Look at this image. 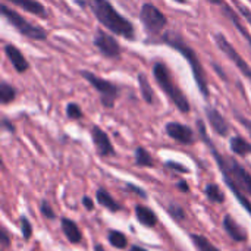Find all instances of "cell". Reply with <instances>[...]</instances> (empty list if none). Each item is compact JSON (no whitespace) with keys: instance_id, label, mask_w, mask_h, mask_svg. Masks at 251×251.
I'll list each match as a JSON object with an SVG mask.
<instances>
[{"instance_id":"cell-38","label":"cell","mask_w":251,"mask_h":251,"mask_svg":"<svg viewBox=\"0 0 251 251\" xmlns=\"http://www.w3.org/2000/svg\"><path fill=\"white\" fill-rule=\"evenodd\" d=\"M206 1H209L212 4H216V6H222L224 4V0H206Z\"/></svg>"},{"instance_id":"cell-37","label":"cell","mask_w":251,"mask_h":251,"mask_svg":"<svg viewBox=\"0 0 251 251\" xmlns=\"http://www.w3.org/2000/svg\"><path fill=\"white\" fill-rule=\"evenodd\" d=\"M178 190H179V191H182V193H188V191H190L188 182H185V181H179V182H178Z\"/></svg>"},{"instance_id":"cell-13","label":"cell","mask_w":251,"mask_h":251,"mask_svg":"<svg viewBox=\"0 0 251 251\" xmlns=\"http://www.w3.org/2000/svg\"><path fill=\"white\" fill-rule=\"evenodd\" d=\"M3 1H9L12 4L18 6L19 9H22L31 15H35L38 18H43V19L47 18V10H46L44 4L40 3L38 0H3Z\"/></svg>"},{"instance_id":"cell-30","label":"cell","mask_w":251,"mask_h":251,"mask_svg":"<svg viewBox=\"0 0 251 251\" xmlns=\"http://www.w3.org/2000/svg\"><path fill=\"white\" fill-rule=\"evenodd\" d=\"M234 115H235L237 121H238V122H240V124H241V125L246 128V131L250 134V137H251V119L246 118L243 113H240V112H238V110H235V109H234Z\"/></svg>"},{"instance_id":"cell-11","label":"cell","mask_w":251,"mask_h":251,"mask_svg":"<svg viewBox=\"0 0 251 251\" xmlns=\"http://www.w3.org/2000/svg\"><path fill=\"white\" fill-rule=\"evenodd\" d=\"M3 51L6 54V57L9 59L10 65L13 66V69L18 74H25L29 69V62L26 60V57L24 56V53L15 46V44H4Z\"/></svg>"},{"instance_id":"cell-35","label":"cell","mask_w":251,"mask_h":251,"mask_svg":"<svg viewBox=\"0 0 251 251\" xmlns=\"http://www.w3.org/2000/svg\"><path fill=\"white\" fill-rule=\"evenodd\" d=\"M1 126H3L4 129H7L9 132H15V125H13L7 118H3V119H1Z\"/></svg>"},{"instance_id":"cell-18","label":"cell","mask_w":251,"mask_h":251,"mask_svg":"<svg viewBox=\"0 0 251 251\" xmlns=\"http://www.w3.org/2000/svg\"><path fill=\"white\" fill-rule=\"evenodd\" d=\"M96 200L99 201L100 206L106 207L110 212H119L122 209V206L112 197V194L109 191H106L104 188H99L96 191Z\"/></svg>"},{"instance_id":"cell-31","label":"cell","mask_w":251,"mask_h":251,"mask_svg":"<svg viewBox=\"0 0 251 251\" xmlns=\"http://www.w3.org/2000/svg\"><path fill=\"white\" fill-rule=\"evenodd\" d=\"M234 1H235V6L238 7V10L241 12V15H243L244 18H246L247 24H249V25L251 26V10H250V9H249V7H246V6H244L243 3H240L238 0H234Z\"/></svg>"},{"instance_id":"cell-36","label":"cell","mask_w":251,"mask_h":251,"mask_svg":"<svg viewBox=\"0 0 251 251\" xmlns=\"http://www.w3.org/2000/svg\"><path fill=\"white\" fill-rule=\"evenodd\" d=\"M1 244H3V247H7L9 246V237H7V231L4 229V228H1Z\"/></svg>"},{"instance_id":"cell-6","label":"cell","mask_w":251,"mask_h":251,"mask_svg":"<svg viewBox=\"0 0 251 251\" xmlns=\"http://www.w3.org/2000/svg\"><path fill=\"white\" fill-rule=\"evenodd\" d=\"M140 21L150 37H160L168 25L166 15L153 3H144L140 10Z\"/></svg>"},{"instance_id":"cell-9","label":"cell","mask_w":251,"mask_h":251,"mask_svg":"<svg viewBox=\"0 0 251 251\" xmlns=\"http://www.w3.org/2000/svg\"><path fill=\"white\" fill-rule=\"evenodd\" d=\"M165 132L168 134L169 138L175 140L179 144L191 146V144L196 143V134H194V131L188 125H184L181 122H168L165 125Z\"/></svg>"},{"instance_id":"cell-1","label":"cell","mask_w":251,"mask_h":251,"mask_svg":"<svg viewBox=\"0 0 251 251\" xmlns=\"http://www.w3.org/2000/svg\"><path fill=\"white\" fill-rule=\"evenodd\" d=\"M94 18L112 34L119 35L128 41L135 40V28L129 19L121 15L109 0H85Z\"/></svg>"},{"instance_id":"cell-14","label":"cell","mask_w":251,"mask_h":251,"mask_svg":"<svg viewBox=\"0 0 251 251\" xmlns=\"http://www.w3.org/2000/svg\"><path fill=\"white\" fill-rule=\"evenodd\" d=\"M222 12L225 13V16L232 22V25L238 29V32L243 35V38L249 43V46H250V50H251V34L247 31V28H246V25L243 24V21H241V18H240V15L229 6V4H222Z\"/></svg>"},{"instance_id":"cell-41","label":"cell","mask_w":251,"mask_h":251,"mask_svg":"<svg viewBox=\"0 0 251 251\" xmlns=\"http://www.w3.org/2000/svg\"><path fill=\"white\" fill-rule=\"evenodd\" d=\"M174 1H176L179 4H188V0H174Z\"/></svg>"},{"instance_id":"cell-2","label":"cell","mask_w":251,"mask_h":251,"mask_svg":"<svg viewBox=\"0 0 251 251\" xmlns=\"http://www.w3.org/2000/svg\"><path fill=\"white\" fill-rule=\"evenodd\" d=\"M157 43H163L168 44L169 47H172L174 50H176L190 65L191 68V74L193 78L197 84V88L200 90V93L203 94V97L206 100H209L210 97V90H209V82H207V75L206 71L203 68V63L200 60V56L197 54V51L175 31H168L165 34L160 35V40Z\"/></svg>"},{"instance_id":"cell-39","label":"cell","mask_w":251,"mask_h":251,"mask_svg":"<svg viewBox=\"0 0 251 251\" xmlns=\"http://www.w3.org/2000/svg\"><path fill=\"white\" fill-rule=\"evenodd\" d=\"M129 251H149V250H146V249H143V247H140V246H132Z\"/></svg>"},{"instance_id":"cell-20","label":"cell","mask_w":251,"mask_h":251,"mask_svg":"<svg viewBox=\"0 0 251 251\" xmlns=\"http://www.w3.org/2000/svg\"><path fill=\"white\" fill-rule=\"evenodd\" d=\"M229 146H231L232 153H235L237 156L246 157L247 154H251V143H249L246 138H243L240 135L232 137Z\"/></svg>"},{"instance_id":"cell-19","label":"cell","mask_w":251,"mask_h":251,"mask_svg":"<svg viewBox=\"0 0 251 251\" xmlns=\"http://www.w3.org/2000/svg\"><path fill=\"white\" fill-rule=\"evenodd\" d=\"M137 79H138V87H140L141 99H143L147 104H153L154 91H153V87L150 85V81H149L147 75L143 74V72H140V74L137 75Z\"/></svg>"},{"instance_id":"cell-32","label":"cell","mask_w":251,"mask_h":251,"mask_svg":"<svg viewBox=\"0 0 251 251\" xmlns=\"http://www.w3.org/2000/svg\"><path fill=\"white\" fill-rule=\"evenodd\" d=\"M166 168L174 169V171H178V172H181V174H188V172H190L184 165H181V163H175V162H168V163H166Z\"/></svg>"},{"instance_id":"cell-23","label":"cell","mask_w":251,"mask_h":251,"mask_svg":"<svg viewBox=\"0 0 251 251\" xmlns=\"http://www.w3.org/2000/svg\"><path fill=\"white\" fill-rule=\"evenodd\" d=\"M107 241L110 243V246H113L118 250H124L128 247V240H126L125 234H122L116 229H110L107 232Z\"/></svg>"},{"instance_id":"cell-29","label":"cell","mask_w":251,"mask_h":251,"mask_svg":"<svg viewBox=\"0 0 251 251\" xmlns=\"http://www.w3.org/2000/svg\"><path fill=\"white\" fill-rule=\"evenodd\" d=\"M21 228H22V235H24V238H25V240H29L31 235H32V225H31V222H29L25 216L21 218Z\"/></svg>"},{"instance_id":"cell-8","label":"cell","mask_w":251,"mask_h":251,"mask_svg":"<svg viewBox=\"0 0 251 251\" xmlns=\"http://www.w3.org/2000/svg\"><path fill=\"white\" fill-rule=\"evenodd\" d=\"M93 44L97 49V51L107 59L116 60L122 54V49H121L119 41L113 35H110L109 32H106L103 29L96 31V35L93 38Z\"/></svg>"},{"instance_id":"cell-26","label":"cell","mask_w":251,"mask_h":251,"mask_svg":"<svg viewBox=\"0 0 251 251\" xmlns=\"http://www.w3.org/2000/svg\"><path fill=\"white\" fill-rule=\"evenodd\" d=\"M66 116L72 121H79L84 118V112L76 103H68L66 106Z\"/></svg>"},{"instance_id":"cell-5","label":"cell","mask_w":251,"mask_h":251,"mask_svg":"<svg viewBox=\"0 0 251 251\" xmlns=\"http://www.w3.org/2000/svg\"><path fill=\"white\" fill-rule=\"evenodd\" d=\"M79 75L99 93L100 96V101L104 107L107 109H113L115 103L119 97V87L113 82L109 81L106 78H101L99 75H96L94 72L90 71H79Z\"/></svg>"},{"instance_id":"cell-27","label":"cell","mask_w":251,"mask_h":251,"mask_svg":"<svg viewBox=\"0 0 251 251\" xmlns=\"http://www.w3.org/2000/svg\"><path fill=\"white\" fill-rule=\"evenodd\" d=\"M168 212H169V215H171L174 219H176V221H184V219H185V210H184L179 204H171V206L168 207Z\"/></svg>"},{"instance_id":"cell-3","label":"cell","mask_w":251,"mask_h":251,"mask_svg":"<svg viewBox=\"0 0 251 251\" xmlns=\"http://www.w3.org/2000/svg\"><path fill=\"white\" fill-rule=\"evenodd\" d=\"M153 76H154L157 85L160 87V90L168 96V99L174 103V106L181 113L187 115L191 112V106H190L187 96L184 94L181 87L176 84L171 69L168 68V65L165 62L157 60L153 63Z\"/></svg>"},{"instance_id":"cell-21","label":"cell","mask_w":251,"mask_h":251,"mask_svg":"<svg viewBox=\"0 0 251 251\" xmlns=\"http://www.w3.org/2000/svg\"><path fill=\"white\" fill-rule=\"evenodd\" d=\"M15 99H16V88L7 81H1L0 82V103L6 106L12 103Z\"/></svg>"},{"instance_id":"cell-25","label":"cell","mask_w":251,"mask_h":251,"mask_svg":"<svg viewBox=\"0 0 251 251\" xmlns=\"http://www.w3.org/2000/svg\"><path fill=\"white\" fill-rule=\"evenodd\" d=\"M204 193H206V197L209 199V201H212V203L221 204L225 201V194L222 193V190L216 184H209L206 187Z\"/></svg>"},{"instance_id":"cell-7","label":"cell","mask_w":251,"mask_h":251,"mask_svg":"<svg viewBox=\"0 0 251 251\" xmlns=\"http://www.w3.org/2000/svg\"><path fill=\"white\" fill-rule=\"evenodd\" d=\"M213 40L218 46V49L228 56V59L240 69V72L244 75V78H247V81L251 84V66L247 63V60L238 53V50L229 43V40L222 34V32H215L213 34Z\"/></svg>"},{"instance_id":"cell-10","label":"cell","mask_w":251,"mask_h":251,"mask_svg":"<svg viewBox=\"0 0 251 251\" xmlns=\"http://www.w3.org/2000/svg\"><path fill=\"white\" fill-rule=\"evenodd\" d=\"M91 140H93V144H94L97 153L101 157H110V156L116 154L115 153V147H113L109 135L99 125H94L91 128Z\"/></svg>"},{"instance_id":"cell-33","label":"cell","mask_w":251,"mask_h":251,"mask_svg":"<svg viewBox=\"0 0 251 251\" xmlns=\"http://www.w3.org/2000/svg\"><path fill=\"white\" fill-rule=\"evenodd\" d=\"M126 188H128L129 191L135 193L137 196H140V197H143V199H147V194H146V191H144L143 188H140V187H137V185H134V184H128Z\"/></svg>"},{"instance_id":"cell-22","label":"cell","mask_w":251,"mask_h":251,"mask_svg":"<svg viewBox=\"0 0 251 251\" xmlns=\"http://www.w3.org/2000/svg\"><path fill=\"white\" fill-rule=\"evenodd\" d=\"M134 157H135V165L137 166H141V168H151V166H154V160H153L151 154L144 147H137Z\"/></svg>"},{"instance_id":"cell-12","label":"cell","mask_w":251,"mask_h":251,"mask_svg":"<svg viewBox=\"0 0 251 251\" xmlns=\"http://www.w3.org/2000/svg\"><path fill=\"white\" fill-rule=\"evenodd\" d=\"M204 112H206V118H207V121H209L212 129H213L219 137H226V135L229 134V124H228V121L224 118V115H222L218 109H215V107H212V106H207V107L204 109Z\"/></svg>"},{"instance_id":"cell-4","label":"cell","mask_w":251,"mask_h":251,"mask_svg":"<svg viewBox=\"0 0 251 251\" xmlns=\"http://www.w3.org/2000/svg\"><path fill=\"white\" fill-rule=\"evenodd\" d=\"M0 10H1V16L24 37L29 38V40H34V41H44L47 40L49 37V32L40 26V25H35L32 22H29L26 18H24L21 13L15 12L12 7H9L6 4V1L1 3L0 6Z\"/></svg>"},{"instance_id":"cell-28","label":"cell","mask_w":251,"mask_h":251,"mask_svg":"<svg viewBox=\"0 0 251 251\" xmlns=\"http://www.w3.org/2000/svg\"><path fill=\"white\" fill-rule=\"evenodd\" d=\"M40 212H41V215H43L46 219H50V221L56 219V213H54V210L51 209V206H50V204H49V201H46V200H43V201H41V204H40Z\"/></svg>"},{"instance_id":"cell-17","label":"cell","mask_w":251,"mask_h":251,"mask_svg":"<svg viewBox=\"0 0 251 251\" xmlns=\"http://www.w3.org/2000/svg\"><path fill=\"white\" fill-rule=\"evenodd\" d=\"M135 216H137V221L146 226V228H154L157 225V216L156 213L146 207V206H141V204H137L135 206Z\"/></svg>"},{"instance_id":"cell-16","label":"cell","mask_w":251,"mask_h":251,"mask_svg":"<svg viewBox=\"0 0 251 251\" xmlns=\"http://www.w3.org/2000/svg\"><path fill=\"white\" fill-rule=\"evenodd\" d=\"M60 225H62V231H63V234H65V237L68 238L69 243L79 244L82 241V232L79 231L78 225L74 221H71L68 218H62Z\"/></svg>"},{"instance_id":"cell-34","label":"cell","mask_w":251,"mask_h":251,"mask_svg":"<svg viewBox=\"0 0 251 251\" xmlns=\"http://www.w3.org/2000/svg\"><path fill=\"white\" fill-rule=\"evenodd\" d=\"M82 204H84V207L87 209V210H93L94 209V201H93V199H90L88 196H84L82 197Z\"/></svg>"},{"instance_id":"cell-15","label":"cell","mask_w":251,"mask_h":251,"mask_svg":"<svg viewBox=\"0 0 251 251\" xmlns=\"http://www.w3.org/2000/svg\"><path fill=\"white\" fill-rule=\"evenodd\" d=\"M224 229L231 237V240H234L235 243H244L249 238L247 232L231 218V215H226L224 218Z\"/></svg>"},{"instance_id":"cell-40","label":"cell","mask_w":251,"mask_h":251,"mask_svg":"<svg viewBox=\"0 0 251 251\" xmlns=\"http://www.w3.org/2000/svg\"><path fill=\"white\" fill-rule=\"evenodd\" d=\"M94 251H106L101 244H94Z\"/></svg>"},{"instance_id":"cell-24","label":"cell","mask_w":251,"mask_h":251,"mask_svg":"<svg viewBox=\"0 0 251 251\" xmlns=\"http://www.w3.org/2000/svg\"><path fill=\"white\" fill-rule=\"evenodd\" d=\"M191 241L197 251H221L216 246H213L204 235L200 234H191Z\"/></svg>"}]
</instances>
